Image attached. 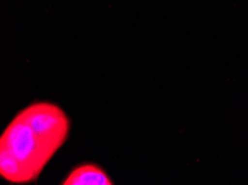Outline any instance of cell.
<instances>
[{
  "instance_id": "cell-2",
  "label": "cell",
  "mask_w": 248,
  "mask_h": 185,
  "mask_svg": "<svg viewBox=\"0 0 248 185\" xmlns=\"http://www.w3.org/2000/svg\"><path fill=\"white\" fill-rule=\"evenodd\" d=\"M63 185H112L106 172L95 164H82L75 168L62 181Z\"/></svg>"
},
{
  "instance_id": "cell-1",
  "label": "cell",
  "mask_w": 248,
  "mask_h": 185,
  "mask_svg": "<svg viewBox=\"0 0 248 185\" xmlns=\"http://www.w3.org/2000/svg\"><path fill=\"white\" fill-rule=\"evenodd\" d=\"M70 122L58 105L32 103L7 126L0 139V175L26 184L40 175L69 134Z\"/></svg>"
}]
</instances>
